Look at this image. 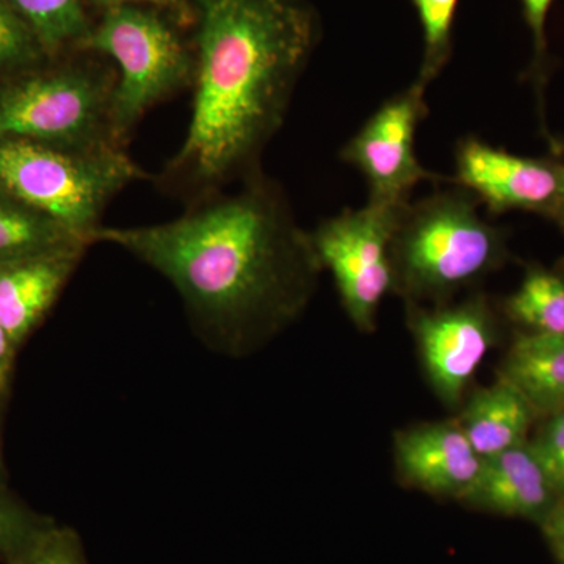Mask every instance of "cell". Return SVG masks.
I'll return each instance as SVG.
<instances>
[{"label": "cell", "instance_id": "obj_1", "mask_svg": "<svg viewBox=\"0 0 564 564\" xmlns=\"http://www.w3.org/2000/svg\"><path fill=\"white\" fill-rule=\"evenodd\" d=\"M95 243L113 245L165 278L199 343L228 358L250 355L295 322L323 270L288 192L263 170L174 220L99 226Z\"/></svg>", "mask_w": 564, "mask_h": 564}, {"label": "cell", "instance_id": "obj_2", "mask_svg": "<svg viewBox=\"0 0 564 564\" xmlns=\"http://www.w3.org/2000/svg\"><path fill=\"white\" fill-rule=\"evenodd\" d=\"M192 117L152 176L185 207L262 170L322 36L311 0H191Z\"/></svg>", "mask_w": 564, "mask_h": 564}, {"label": "cell", "instance_id": "obj_3", "mask_svg": "<svg viewBox=\"0 0 564 564\" xmlns=\"http://www.w3.org/2000/svg\"><path fill=\"white\" fill-rule=\"evenodd\" d=\"M480 206L456 184L408 204L392 239L393 292L408 303H448L499 269L507 236L481 217Z\"/></svg>", "mask_w": 564, "mask_h": 564}, {"label": "cell", "instance_id": "obj_4", "mask_svg": "<svg viewBox=\"0 0 564 564\" xmlns=\"http://www.w3.org/2000/svg\"><path fill=\"white\" fill-rule=\"evenodd\" d=\"M115 87V66L87 51L51 57L35 68L3 77L0 140L77 150L121 148L111 132Z\"/></svg>", "mask_w": 564, "mask_h": 564}, {"label": "cell", "instance_id": "obj_5", "mask_svg": "<svg viewBox=\"0 0 564 564\" xmlns=\"http://www.w3.org/2000/svg\"><path fill=\"white\" fill-rule=\"evenodd\" d=\"M77 51L101 55L117 69L110 121L121 148L148 111L193 87L195 58L187 29L154 7L101 11Z\"/></svg>", "mask_w": 564, "mask_h": 564}, {"label": "cell", "instance_id": "obj_6", "mask_svg": "<svg viewBox=\"0 0 564 564\" xmlns=\"http://www.w3.org/2000/svg\"><path fill=\"white\" fill-rule=\"evenodd\" d=\"M139 181L152 176L124 148L0 140V185L90 245L111 199Z\"/></svg>", "mask_w": 564, "mask_h": 564}, {"label": "cell", "instance_id": "obj_7", "mask_svg": "<svg viewBox=\"0 0 564 564\" xmlns=\"http://www.w3.org/2000/svg\"><path fill=\"white\" fill-rule=\"evenodd\" d=\"M404 207L367 203L361 209H345L326 218L310 232L345 313L362 333L373 332L381 303L395 285L392 239Z\"/></svg>", "mask_w": 564, "mask_h": 564}, {"label": "cell", "instance_id": "obj_8", "mask_svg": "<svg viewBox=\"0 0 564 564\" xmlns=\"http://www.w3.org/2000/svg\"><path fill=\"white\" fill-rule=\"evenodd\" d=\"M425 93V85L417 80L397 93L340 150V161L366 177L367 203L400 209L411 203V193L421 182H452L425 169L415 154V135L429 115Z\"/></svg>", "mask_w": 564, "mask_h": 564}, {"label": "cell", "instance_id": "obj_9", "mask_svg": "<svg viewBox=\"0 0 564 564\" xmlns=\"http://www.w3.org/2000/svg\"><path fill=\"white\" fill-rule=\"evenodd\" d=\"M408 325L433 391L448 408L459 406L497 339L496 317L488 299L474 293L456 304L422 307L408 303Z\"/></svg>", "mask_w": 564, "mask_h": 564}, {"label": "cell", "instance_id": "obj_10", "mask_svg": "<svg viewBox=\"0 0 564 564\" xmlns=\"http://www.w3.org/2000/svg\"><path fill=\"white\" fill-rule=\"evenodd\" d=\"M452 184L473 193L488 214L536 212L554 218L558 196L556 161L522 158L467 135L455 150Z\"/></svg>", "mask_w": 564, "mask_h": 564}, {"label": "cell", "instance_id": "obj_11", "mask_svg": "<svg viewBox=\"0 0 564 564\" xmlns=\"http://www.w3.org/2000/svg\"><path fill=\"white\" fill-rule=\"evenodd\" d=\"M90 247L70 242L0 261V323L20 350L61 299Z\"/></svg>", "mask_w": 564, "mask_h": 564}, {"label": "cell", "instance_id": "obj_12", "mask_svg": "<svg viewBox=\"0 0 564 564\" xmlns=\"http://www.w3.org/2000/svg\"><path fill=\"white\" fill-rule=\"evenodd\" d=\"M395 464L404 484L463 502L480 475L484 458L454 419L397 433Z\"/></svg>", "mask_w": 564, "mask_h": 564}, {"label": "cell", "instance_id": "obj_13", "mask_svg": "<svg viewBox=\"0 0 564 564\" xmlns=\"http://www.w3.org/2000/svg\"><path fill=\"white\" fill-rule=\"evenodd\" d=\"M558 494L532 445L525 443L484 458L480 475L463 502L478 510L543 521Z\"/></svg>", "mask_w": 564, "mask_h": 564}, {"label": "cell", "instance_id": "obj_14", "mask_svg": "<svg viewBox=\"0 0 564 564\" xmlns=\"http://www.w3.org/2000/svg\"><path fill=\"white\" fill-rule=\"evenodd\" d=\"M536 411L518 389L499 378L467 400L458 421L481 458L502 454L529 443L527 434Z\"/></svg>", "mask_w": 564, "mask_h": 564}, {"label": "cell", "instance_id": "obj_15", "mask_svg": "<svg viewBox=\"0 0 564 564\" xmlns=\"http://www.w3.org/2000/svg\"><path fill=\"white\" fill-rule=\"evenodd\" d=\"M499 378L518 389L536 414L564 410V334L516 337Z\"/></svg>", "mask_w": 564, "mask_h": 564}, {"label": "cell", "instance_id": "obj_16", "mask_svg": "<svg viewBox=\"0 0 564 564\" xmlns=\"http://www.w3.org/2000/svg\"><path fill=\"white\" fill-rule=\"evenodd\" d=\"M50 57L79 50L95 22L88 0H7Z\"/></svg>", "mask_w": 564, "mask_h": 564}, {"label": "cell", "instance_id": "obj_17", "mask_svg": "<svg viewBox=\"0 0 564 564\" xmlns=\"http://www.w3.org/2000/svg\"><path fill=\"white\" fill-rule=\"evenodd\" d=\"M70 242L85 240L0 185V261Z\"/></svg>", "mask_w": 564, "mask_h": 564}, {"label": "cell", "instance_id": "obj_18", "mask_svg": "<svg viewBox=\"0 0 564 564\" xmlns=\"http://www.w3.org/2000/svg\"><path fill=\"white\" fill-rule=\"evenodd\" d=\"M503 307L511 321L530 333L564 334V274L533 267Z\"/></svg>", "mask_w": 564, "mask_h": 564}, {"label": "cell", "instance_id": "obj_19", "mask_svg": "<svg viewBox=\"0 0 564 564\" xmlns=\"http://www.w3.org/2000/svg\"><path fill=\"white\" fill-rule=\"evenodd\" d=\"M419 14L423 57L419 84L429 85L441 76L454 55V28L459 0H411Z\"/></svg>", "mask_w": 564, "mask_h": 564}, {"label": "cell", "instance_id": "obj_20", "mask_svg": "<svg viewBox=\"0 0 564 564\" xmlns=\"http://www.w3.org/2000/svg\"><path fill=\"white\" fill-rule=\"evenodd\" d=\"M55 522L11 491L10 484H0V564L13 563Z\"/></svg>", "mask_w": 564, "mask_h": 564}, {"label": "cell", "instance_id": "obj_21", "mask_svg": "<svg viewBox=\"0 0 564 564\" xmlns=\"http://www.w3.org/2000/svg\"><path fill=\"white\" fill-rule=\"evenodd\" d=\"M51 58L39 36L7 0H0V79Z\"/></svg>", "mask_w": 564, "mask_h": 564}, {"label": "cell", "instance_id": "obj_22", "mask_svg": "<svg viewBox=\"0 0 564 564\" xmlns=\"http://www.w3.org/2000/svg\"><path fill=\"white\" fill-rule=\"evenodd\" d=\"M10 564H90L84 541L73 527L55 522Z\"/></svg>", "mask_w": 564, "mask_h": 564}, {"label": "cell", "instance_id": "obj_23", "mask_svg": "<svg viewBox=\"0 0 564 564\" xmlns=\"http://www.w3.org/2000/svg\"><path fill=\"white\" fill-rule=\"evenodd\" d=\"M530 445L556 491H564V410L555 413Z\"/></svg>", "mask_w": 564, "mask_h": 564}, {"label": "cell", "instance_id": "obj_24", "mask_svg": "<svg viewBox=\"0 0 564 564\" xmlns=\"http://www.w3.org/2000/svg\"><path fill=\"white\" fill-rule=\"evenodd\" d=\"M521 3L524 20L533 36L532 76L536 79V84L541 85L544 84L545 69L549 65L545 24H547L554 0H521Z\"/></svg>", "mask_w": 564, "mask_h": 564}, {"label": "cell", "instance_id": "obj_25", "mask_svg": "<svg viewBox=\"0 0 564 564\" xmlns=\"http://www.w3.org/2000/svg\"><path fill=\"white\" fill-rule=\"evenodd\" d=\"M91 13L98 14L104 10L113 9L120 6H148L154 7L169 13L174 20L180 22L182 28H191L192 24V6L191 0H88Z\"/></svg>", "mask_w": 564, "mask_h": 564}, {"label": "cell", "instance_id": "obj_26", "mask_svg": "<svg viewBox=\"0 0 564 564\" xmlns=\"http://www.w3.org/2000/svg\"><path fill=\"white\" fill-rule=\"evenodd\" d=\"M20 348L14 345L9 333L0 323V395L10 399L11 381H13L14 364Z\"/></svg>", "mask_w": 564, "mask_h": 564}, {"label": "cell", "instance_id": "obj_27", "mask_svg": "<svg viewBox=\"0 0 564 564\" xmlns=\"http://www.w3.org/2000/svg\"><path fill=\"white\" fill-rule=\"evenodd\" d=\"M541 527L560 564H564V503H556L541 521Z\"/></svg>", "mask_w": 564, "mask_h": 564}, {"label": "cell", "instance_id": "obj_28", "mask_svg": "<svg viewBox=\"0 0 564 564\" xmlns=\"http://www.w3.org/2000/svg\"><path fill=\"white\" fill-rule=\"evenodd\" d=\"M552 144H554L555 154L560 155V161H556V165H558V196H556L555 214L552 220L558 223L564 229V143L560 144L552 140Z\"/></svg>", "mask_w": 564, "mask_h": 564}, {"label": "cell", "instance_id": "obj_29", "mask_svg": "<svg viewBox=\"0 0 564 564\" xmlns=\"http://www.w3.org/2000/svg\"><path fill=\"white\" fill-rule=\"evenodd\" d=\"M7 397L0 395V484H10L9 469H7L6 454H3L2 419L6 411Z\"/></svg>", "mask_w": 564, "mask_h": 564}]
</instances>
